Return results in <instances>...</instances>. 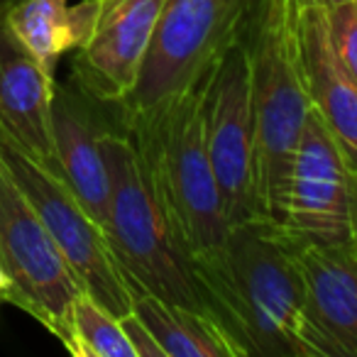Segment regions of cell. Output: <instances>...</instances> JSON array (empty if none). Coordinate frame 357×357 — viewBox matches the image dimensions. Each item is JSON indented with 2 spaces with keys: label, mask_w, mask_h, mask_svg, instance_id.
Returning a JSON list of instances; mask_svg holds the SVG:
<instances>
[{
  "label": "cell",
  "mask_w": 357,
  "mask_h": 357,
  "mask_svg": "<svg viewBox=\"0 0 357 357\" xmlns=\"http://www.w3.org/2000/svg\"><path fill=\"white\" fill-rule=\"evenodd\" d=\"M105 108L108 105L91 98L74 81L54 86L52 137L61 176L103 228L110 199L103 135L113 128L105 118Z\"/></svg>",
  "instance_id": "11"
},
{
  "label": "cell",
  "mask_w": 357,
  "mask_h": 357,
  "mask_svg": "<svg viewBox=\"0 0 357 357\" xmlns=\"http://www.w3.org/2000/svg\"><path fill=\"white\" fill-rule=\"evenodd\" d=\"M100 0H15L6 8V22L20 45L45 66L56 71L66 52H76L86 40L98 17Z\"/></svg>",
  "instance_id": "14"
},
{
  "label": "cell",
  "mask_w": 357,
  "mask_h": 357,
  "mask_svg": "<svg viewBox=\"0 0 357 357\" xmlns=\"http://www.w3.org/2000/svg\"><path fill=\"white\" fill-rule=\"evenodd\" d=\"M164 0H100L89 40L76 50L74 84L108 108L135 91Z\"/></svg>",
  "instance_id": "9"
},
{
  "label": "cell",
  "mask_w": 357,
  "mask_h": 357,
  "mask_svg": "<svg viewBox=\"0 0 357 357\" xmlns=\"http://www.w3.org/2000/svg\"><path fill=\"white\" fill-rule=\"evenodd\" d=\"M257 0H164L152 47L135 91L115 105L120 128L159 113L206 76L243 40Z\"/></svg>",
  "instance_id": "5"
},
{
  "label": "cell",
  "mask_w": 357,
  "mask_h": 357,
  "mask_svg": "<svg viewBox=\"0 0 357 357\" xmlns=\"http://www.w3.org/2000/svg\"><path fill=\"white\" fill-rule=\"evenodd\" d=\"M208 311L243 357H306L298 245L267 215L230 225L218 252L194 264Z\"/></svg>",
  "instance_id": "1"
},
{
  "label": "cell",
  "mask_w": 357,
  "mask_h": 357,
  "mask_svg": "<svg viewBox=\"0 0 357 357\" xmlns=\"http://www.w3.org/2000/svg\"><path fill=\"white\" fill-rule=\"evenodd\" d=\"M204 84L206 76L159 113L123 128L142 152L191 264L218 252L230 230L206 147Z\"/></svg>",
  "instance_id": "4"
},
{
  "label": "cell",
  "mask_w": 357,
  "mask_h": 357,
  "mask_svg": "<svg viewBox=\"0 0 357 357\" xmlns=\"http://www.w3.org/2000/svg\"><path fill=\"white\" fill-rule=\"evenodd\" d=\"M204 130L228 223L238 225L264 215L259 196L257 118L245 40L228 47L206 74Z\"/></svg>",
  "instance_id": "6"
},
{
  "label": "cell",
  "mask_w": 357,
  "mask_h": 357,
  "mask_svg": "<svg viewBox=\"0 0 357 357\" xmlns=\"http://www.w3.org/2000/svg\"><path fill=\"white\" fill-rule=\"evenodd\" d=\"M303 64L311 110L357 172V84L335 59L326 10L303 0Z\"/></svg>",
  "instance_id": "13"
},
{
  "label": "cell",
  "mask_w": 357,
  "mask_h": 357,
  "mask_svg": "<svg viewBox=\"0 0 357 357\" xmlns=\"http://www.w3.org/2000/svg\"><path fill=\"white\" fill-rule=\"evenodd\" d=\"M277 223L298 248L357 245V172L313 110L294 147Z\"/></svg>",
  "instance_id": "7"
},
{
  "label": "cell",
  "mask_w": 357,
  "mask_h": 357,
  "mask_svg": "<svg viewBox=\"0 0 357 357\" xmlns=\"http://www.w3.org/2000/svg\"><path fill=\"white\" fill-rule=\"evenodd\" d=\"M306 3H313V6L323 8V10H333V8L342 6V3H350V0H306Z\"/></svg>",
  "instance_id": "20"
},
{
  "label": "cell",
  "mask_w": 357,
  "mask_h": 357,
  "mask_svg": "<svg viewBox=\"0 0 357 357\" xmlns=\"http://www.w3.org/2000/svg\"><path fill=\"white\" fill-rule=\"evenodd\" d=\"M257 118L259 196L274 223L298 132L311 113L303 64V0H257L243 35Z\"/></svg>",
  "instance_id": "3"
},
{
  "label": "cell",
  "mask_w": 357,
  "mask_h": 357,
  "mask_svg": "<svg viewBox=\"0 0 357 357\" xmlns=\"http://www.w3.org/2000/svg\"><path fill=\"white\" fill-rule=\"evenodd\" d=\"M66 350L76 357H135L120 316L91 298L86 291L71 306Z\"/></svg>",
  "instance_id": "16"
},
{
  "label": "cell",
  "mask_w": 357,
  "mask_h": 357,
  "mask_svg": "<svg viewBox=\"0 0 357 357\" xmlns=\"http://www.w3.org/2000/svg\"><path fill=\"white\" fill-rule=\"evenodd\" d=\"M0 3V125L52 172L61 174L52 137L54 74L20 45Z\"/></svg>",
  "instance_id": "12"
},
{
  "label": "cell",
  "mask_w": 357,
  "mask_h": 357,
  "mask_svg": "<svg viewBox=\"0 0 357 357\" xmlns=\"http://www.w3.org/2000/svg\"><path fill=\"white\" fill-rule=\"evenodd\" d=\"M355 235H357V228H355Z\"/></svg>",
  "instance_id": "22"
},
{
  "label": "cell",
  "mask_w": 357,
  "mask_h": 357,
  "mask_svg": "<svg viewBox=\"0 0 357 357\" xmlns=\"http://www.w3.org/2000/svg\"><path fill=\"white\" fill-rule=\"evenodd\" d=\"M306 357H357V245H301Z\"/></svg>",
  "instance_id": "10"
},
{
  "label": "cell",
  "mask_w": 357,
  "mask_h": 357,
  "mask_svg": "<svg viewBox=\"0 0 357 357\" xmlns=\"http://www.w3.org/2000/svg\"><path fill=\"white\" fill-rule=\"evenodd\" d=\"M103 157L110 178L105 235L130 289L208 311L147 162L120 125L103 135Z\"/></svg>",
  "instance_id": "2"
},
{
  "label": "cell",
  "mask_w": 357,
  "mask_h": 357,
  "mask_svg": "<svg viewBox=\"0 0 357 357\" xmlns=\"http://www.w3.org/2000/svg\"><path fill=\"white\" fill-rule=\"evenodd\" d=\"M0 264L13 279L10 303L40 321L61 345L84 289L15 178L0 162Z\"/></svg>",
  "instance_id": "8"
},
{
  "label": "cell",
  "mask_w": 357,
  "mask_h": 357,
  "mask_svg": "<svg viewBox=\"0 0 357 357\" xmlns=\"http://www.w3.org/2000/svg\"><path fill=\"white\" fill-rule=\"evenodd\" d=\"M326 17L333 54L357 84V0L326 10Z\"/></svg>",
  "instance_id": "17"
},
{
  "label": "cell",
  "mask_w": 357,
  "mask_h": 357,
  "mask_svg": "<svg viewBox=\"0 0 357 357\" xmlns=\"http://www.w3.org/2000/svg\"><path fill=\"white\" fill-rule=\"evenodd\" d=\"M10 294H13V279L6 272V267L0 264V303H10Z\"/></svg>",
  "instance_id": "19"
},
{
  "label": "cell",
  "mask_w": 357,
  "mask_h": 357,
  "mask_svg": "<svg viewBox=\"0 0 357 357\" xmlns=\"http://www.w3.org/2000/svg\"><path fill=\"white\" fill-rule=\"evenodd\" d=\"M0 3H6V6H10V3H15V0H0Z\"/></svg>",
  "instance_id": "21"
},
{
  "label": "cell",
  "mask_w": 357,
  "mask_h": 357,
  "mask_svg": "<svg viewBox=\"0 0 357 357\" xmlns=\"http://www.w3.org/2000/svg\"><path fill=\"white\" fill-rule=\"evenodd\" d=\"M132 313L149 328L164 357H243L240 345L211 311L132 291Z\"/></svg>",
  "instance_id": "15"
},
{
  "label": "cell",
  "mask_w": 357,
  "mask_h": 357,
  "mask_svg": "<svg viewBox=\"0 0 357 357\" xmlns=\"http://www.w3.org/2000/svg\"><path fill=\"white\" fill-rule=\"evenodd\" d=\"M120 323H123L125 335H128L130 345H132L135 357H164L162 347H159V342L154 340V335L149 333V328L144 326V323L139 321L132 311L125 313V316H120Z\"/></svg>",
  "instance_id": "18"
}]
</instances>
